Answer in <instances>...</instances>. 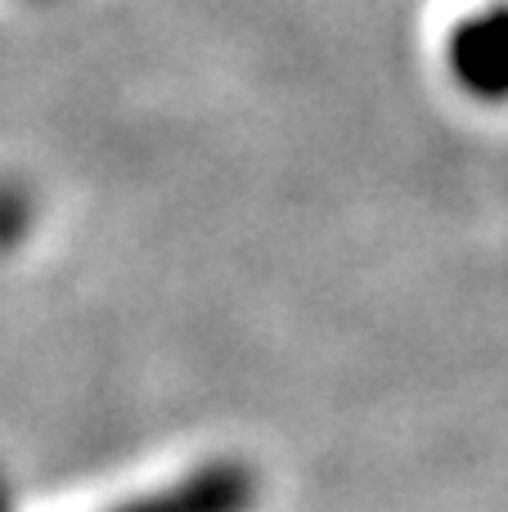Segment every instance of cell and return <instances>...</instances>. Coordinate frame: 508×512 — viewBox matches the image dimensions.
Instances as JSON below:
<instances>
[{
	"mask_svg": "<svg viewBox=\"0 0 508 512\" xmlns=\"http://www.w3.org/2000/svg\"><path fill=\"white\" fill-rule=\"evenodd\" d=\"M252 504V477L243 468H207L162 495L135 499L117 512H243Z\"/></svg>",
	"mask_w": 508,
	"mask_h": 512,
	"instance_id": "cell-1",
	"label": "cell"
}]
</instances>
